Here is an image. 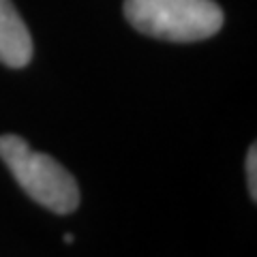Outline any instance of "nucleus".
Masks as SVG:
<instances>
[{
	"mask_svg": "<svg viewBox=\"0 0 257 257\" xmlns=\"http://www.w3.org/2000/svg\"><path fill=\"white\" fill-rule=\"evenodd\" d=\"M73 234H67V236H64V242H67V244H71V242H73Z\"/></svg>",
	"mask_w": 257,
	"mask_h": 257,
	"instance_id": "39448f33",
	"label": "nucleus"
},
{
	"mask_svg": "<svg viewBox=\"0 0 257 257\" xmlns=\"http://www.w3.org/2000/svg\"><path fill=\"white\" fill-rule=\"evenodd\" d=\"M0 159L24 193L56 214H71L79 206L77 180L43 152H35L20 135H0Z\"/></svg>",
	"mask_w": 257,
	"mask_h": 257,
	"instance_id": "f257e3e1",
	"label": "nucleus"
},
{
	"mask_svg": "<svg viewBox=\"0 0 257 257\" xmlns=\"http://www.w3.org/2000/svg\"><path fill=\"white\" fill-rule=\"evenodd\" d=\"M32 58V39L11 0H0V62L11 69L26 67Z\"/></svg>",
	"mask_w": 257,
	"mask_h": 257,
	"instance_id": "7ed1b4c3",
	"label": "nucleus"
},
{
	"mask_svg": "<svg viewBox=\"0 0 257 257\" xmlns=\"http://www.w3.org/2000/svg\"><path fill=\"white\" fill-rule=\"evenodd\" d=\"M124 18L142 35L174 43L210 39L225 20L214 0H124Z\"/></svg>",
	"mask_w": 257,
	"mask_h": 257,
	"instance_id": "f03ea898",
	"label": "nucleus"
},
{
	"mask_svg": "<svg viewBox=\"0 0 257 257\" xmlns=\"http://www.w3.org/2000/svg\"><path fill=\"white\" fill-rule=\"evenodd\" d=\"M246 187L248 195L253 202H257V148L251 144V148L246 152Z\"/></svg>",
	"mask_w": 257,
	"mask_h": 257,
	"instance_id": "20e7f679",
	"label": "nucleus"
}]
</instances>
